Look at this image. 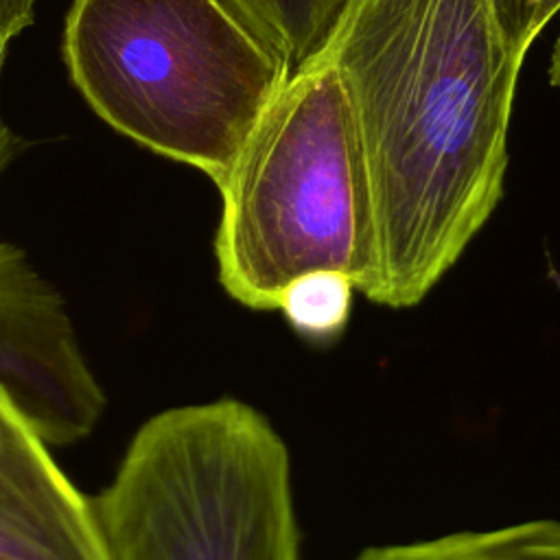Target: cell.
Masks as SVG:
<instances>
[{"instance_id": "obj_1", "label": "cell", "mask_w": 560, "mask_h": 560, "mask_svg": "<svg viewBox=\"0 0 560 560\" xmlns=\"http://www.w3.org/2000/svg\"><path fill=\"white\" fill-rule=\"evenodd\" d=\"M319 55L368 166L372 254L357 291L418 306L501 201L523 59L488 0H346Z\"/></svg>"}, {"instance_id": "obj_2", "label": "cell", "mask_w": 560, "mask_h": 560, "mask_svg": "<svg viewBox=\"0 0 560 560\" xmlns=\"http://www.w3.org/2000/svg\"><path fill=\"white\" fill-rule=\"evenodd\" d=\"M63 59L107 125L217 188L291 74L221 0H74Z\"/></svg>"}, {"instance_id": "obj_3", "label": "cell", "mask_w": 560, "mask_h": 560, "mask_svg": "<svg viewBox=\"0 0 560 560\" xmlns=\"http://www.w3.org/2000/svg\"><path fill=\"white\" fill-rule=\"evenodd\" d=\"M219 192L217 278L234 302L278 311L284 287L317 269L359 289L372 254L368 166L324 55L289 74Z\"/></svg>"}, {"instance_id": "obj_4", "label": "cell", "mask_w": 560, "mask_h": 560, "mask_svg": "<svg viewBox=\"0 0 560 560\" xmlns=\"http://www.w3.org/2000/svg\"><path fill=\"white\" fill-rule=\"evenodd\" d=\"M92 510L107 560H300L289 448L236 398L151 416Z\"/></svg>"}, {"instance_id": "obj_5", "label": "cell", "mask_w": 560, "mask_h": 560, "mask_svg": "<svg viewBox=\"0 0 560 560\" xmlns=\"http://www.w3.org/2000/svg\"><path fill=\"white\" fill-rule=\"evenodd\" d=\"M0 387L50 446L85 440L107 398L68 304L13 243L0 241Z\"/></svg>"}, {"instance_id": "obj_6", "label": "cell", "mask_w": 560, "mask_h": 560, "mask_svg": "<svg viewBox=\"0 0 560 560\" xmlns=\"http://www.w3.org/2000/svg\"><path fill=\"white\" fill-rule=\"evenodd\" d=\"M0 560H107L92 499L2 387Z\"/></svg>"}, {"instance_id": "obj_7", "label": "cell", "mask_w": 560, "mask_h": 560, "mask_svg": "<svg viewBox=\"0 0 560 560\" xmlns=\"http://www.w3.org/2000/svg\"><path fill=\"white\" fill-rule=\"evenodd\" d=\"M354 560H560V521L532 518L492 529L378 545L363 549Z\"/></svg>"}, {"instance_id": "obj_8", "label": "cell", "mask_w": 560, "mask_h": 560, "mask_svg": "<svg viewBox=\"0 0 560 560\" xmlns=\"http://www.w3.org/2000/svg\"><path fill=\"white\" fill-rule=\"evenodd\" d=\"M291 72L326 46L346 0H221Z\"/></svg>"}, {"instance_id": "obj_9", "label": "cell", "mask_w": 560, "mask_h": 560, "mask_svg": "<svg viewBox=\"0 0 560 560\" xmlns=\"http://www.w3.org/2000/svg\"><path fill=\"white\" fill-rule=\"evenodd\" d=\"M352 280L332 269H317L293 278L278 302L289 326L311 343L341 337L352 313Z\"/></svg>"}, {"instance_id": "obj_10", "label": "cell", "mask_w": 560, "mask_h": 560, "mask_svg": "<svg viewBox=\"0 0 560 560\" xmlns=\"http://www.w3.org/2000/svg\"><path fill=\"white\" fill-rule=\"evenodd\" d=\"M503 42L516 57H525L545 24L560 13V0H488Z\"/></svg>"}, {"instance_id": "obj_11", "label": "cell", "mask_w": 560, "mask_h": 560, "mask_svg": "<svg viewBox=\"0 0 560 560\" xmlns=\"http://www.w3.org/2000/svg\"><path fill=\"white\" fill-rule=\"evenodd\" d=\"M37 0H0V57L7 44L35 20Z\"/></svg>"}, {"instance_id": "obj_12", "label": "cell", "mask_w": 560, "mask_h": 560, "mask_svg": "<svg viewBox=\"0 0 560 560\" xmlns=\"http://www.w3.org/2000/svg\"><path fill=\"white\" fill-rule=\"evenodd\" d=\"M2 66H4V55L0 57V74H2ZM24 140L20 136H15L7 122L0 116V175L4 173V168L9 166V162L24 149Z\"/></svg>"}, {"instance_id": "obj_13", "label": "cell", "mask_w": 560, "mask_h": 560, "mask_svg": "<svg viewBox=\"0 0 560 560\" xmlns=\"http://www.w3.org/2000/svg\"><path fill=\"white\" fill-rule=\"evenodd\" d=\"M549 81L560 88V31L551 48V61H549Z\"/></svg>"}]
</instances>
